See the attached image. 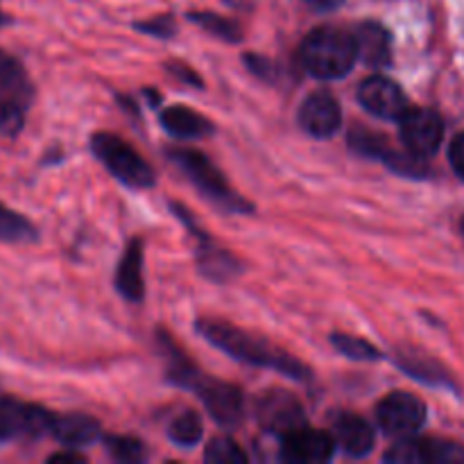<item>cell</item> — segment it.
<instances>
[{"mask_svg": "<svg viewBox=\"0 0 464 464\" xmlns=\"http://www.w3.org/2000/svg\"><path fill=\"white\" fill-rule=\"evenodd\" d=\"M335 453V440L329 433L311 429H299L285 435L281 458L293 464H322L329 462Z\"/></svg>", "mask_w": 464, "mask_h": 464, "instance_id": "obj_14", "label": "cell"}, {"mask_svg": "<svg viewBox=\"0 0 464 464\" xmlns=\"http://www.w3.org/2000/svg\"><path fill=\"white\" fill-rule=\"evenodd\" d=\"M198 331L207 343H211L213 347L225 352L234 361L245 362V365L276 370L295 381H306L311 376V370L295 356H290L288 352L272 344L270 340H263L258 335L238 329V326L218 320H204L198 324Z\"/></svg>", "mask_w": 464, "mask_h": 464, "instance_id": "obj_1", "label": "cell"}, {"mask_svg": "<svg viewBox=\"0 0 464 464\" xmlns=\"http://www.w3.org/2000/svg\"><path fill=\"white\" fill-rule=\"evenodd\" d=\"M204 460L211 464H243L247 462V453H245L234 440L218 438L207 447Z\"/></svg>", "mask_w": 464, "mask_h": 464, "instance_id": "obj_25", "label": "cell"}, {"mask_svg": "<svg viewBox=\"0 0 464 464\" xmlns=\"http://www.w3.org/2000/svg\"><path fill=\"white\" fill-rule=\"evenodd\" d=\"M168 157L188 177L190 184L198 186V190L208 202H213L227 213H252V204L231 188L225 175L202 152H195V150H168Z\"/></svg>", "mask_w": 464, "mask_h": 464, "instance_id": "obj_4", "label": "cell"}, {"mask_svg": "<svg viewBox=\"0 0 464 464\" xmlns=\"http://www.w3.org/2000/svg\"><path fill=\"white\" fill-rule=\"evenodd\" d=\"M107 449L116 460L121 462H140L145 460V447L139 440L122 438V435H113L107 438Z\"/></svg>", "mask_w": 464, "mask_h": 464, "instance_id": "obj_27", "label": "cell"}, {"mask_svg": "<svg viewBox=\"0 0 464 464\" xmlns=\"http://www.w3.org/2000/svg\"><path fill=\"white\" fill-rule=\"evenodd\" d=\"M63 447L80 449L100 438V424L86 415H54L53 433Z\"/></svg>", "mask_w": 464, "mask_h": 464, "instance_id": "obj_19", "label": "cell"}, {"mask_svg": "<svg viewBox=\"0 0 464 464\" xmlns=\"http://www.w3.org/2000/svg\"><path fill=\"white\" fill-rule=\"evenodd\" d=\"M91 150H93L95 159L121 184L130 186V188H150L157 181L152 166L127 140L118 139L116 134H95L91 140Z\"/></svg>", "mask_w": 464, "mask_h": 464, "instance_id": "obj_6", "label": "cell"}, {"mask_svg": "<svg viewBox=\"0 0 464 464\" xmlns=\"http://www.w3.org/2000/svg\"><path fill=\"white\" fill-rule=\"evenodd\" d=\"M34 100V86L25 66L0 48V136L14 139L25 125Z\"/></svg>", "mask_w": 464, "mask_h": 464, "instance_id": "obj_5", "label": "cell"}, {"mask_svg": "<svg viewBox=\"0 0 464 464\" xmlns=\"http://www.w3.org/2000/svg\"><path fill=\"white\" fill-rule=\"evenodd\" d=\"M170 361H172V381L181 388H188L202 399L208 415L220 426H238L245 417V399L236 385L225 383V381L207 379L199 374L179 352L170 344Z\"/></svg>", "mask_w": 464, "mask_h": 464, "instance_id": "obj_2", "label": "cell"}, {"mask_svg": "<svg viewBox=\"0 0 464 464\" xmlns=\"http://www.w3.org/2000/svg\"><path fill=\"white\" fill-rule=\"evenodd\" d=\"M299 125L315 139H331L343 125V109L329 91H315L299 107Z\"/></svg>", "mask_w": 464, "mask_h": 464, "instance_id": "obj_13", "label": "cell"}, {"mask_svg": "<svg viewBox=\"0 0 464 464\" xmlns=\"http://www.w3.org/2000/svg\"><path fill=\"white\" fill-rule=\"evenodd\" d=\"M306 3L311 5V7L322 9V12H326V9H335V7H340V5H343L344 0H306Z\"/></svg>", "mask_w": 464, "mask_h": 464, "instance_id": "obj_32", "label": "cell"}, {"mask_svg": "<svg viewBox=\"0 0 464 464\" xmlns=\"http://www.w3.org/2000/svg\"><path fill=\"white\" fill-rule=\"evenodd\" d=\"M299 59L306 72L317 80H340L356 63V41L353 34L338 27H317L302 41Z\"/></svg>", "mask_w": 464, "mask_h": 464, "instance_id": "obj_3", "label": "cell"}, {"mask_svg": "<svg viewBox=\"0 0 464 464\" xmlns=\"http://www.w3.org/2000/svg\"><path fill=\"white\" fill-rule=\"evenodd\" d=\"M32 240H36L34 225L0 202V243H32Z\"/></svg>", "mask_w": 464, "mask_h": 464, "instance_id": "obj_21", "label": "cell"}, {"mask_svg": "<svg viewBox=\"0 0 464 464\" xmlns=\"http://www.w3.org/2000/svg\"><path fill=\"white\" fill-rule=\"evenodd\" d=\"M190 21L199 23L204 30L213 32V34L220 36V39H225V41H238L240 39L238 25H236L234 21H229V18H222V16H216V14L207 12V14H190Z\"/></svg>", "mask_w": 464, "mask_h": 464, "instance_id": "obj_26", "label": "cell"}, {"mask_svg": "<svg viewBox=\"0 0 464 464\" xmlns=\"http://www.w3.org/2000/svg\"><path fill=\"white\" fill-rule=\"evenodd\" d=\"M161 125L168 134L181 140L204 139V136L213 134V130H216L207 116H202V113L193 111V109L188 107L166 109V111L161 113Z\"/></svg>", "mask_w": 464, "mask_h": 464, "instance_id": "obj_18", "label": "cell"}, {"mask_svg": "<svg viewBox=\"0 0 464 464\" xmlns=\"http://www.w3.org/2000/svg\"><path fill=\"white\" fill-rule=\"evenodd\" d=\"M356 53L361 62L372 68H385L392 62V36L381 23L367 21L356 27Z\"/></svg>", "mask_w": 464, "mask_h": 464, "instance_id": "obj_15", "label": "cell"}, {"mask_svg": "<svg viewBox=\"0 0 464 464\" xmlns=\"http://www.w3.org/2000/svg\"><path fill=\"white\" fill-rule=\"evenodd\" d=\"M256 420L267 433L285 438L306 426V412L297 397L284 390H270L258 397Z\"/></svg>", "mask_w": 464, "mask_h": 464, "instance_id": "obj_10", "label": "cell"}, {"mask_svg": "<svg viewBox=\"0 0 464 464\" xmlns=\"http://www.w3.org/2000/svg\"><path fill=\"white\" fill-rule=\"evenodd\" d=\"M399 134L411 154L420 159L433 157L444 140V121L433 109L417 107L401 113L399 118Z\"/></svg>", "mask_w": 464, "mask_h": 464, "instance_id": "obj_8", "label": "cell"}, {"mask_svg": "<svg viewBox=\"0 0 464 464\" xmlns=\"http://www.w3.org/2000/svg\"><path fill=\"white\" fill-rule=\"evenodd\" d=\"M399 367H401V370H406L411 376H415V379L424 381V383H429V385H449V379L438 370V367H433L430 362L420 361V358H412V356L401 358V361H399Z\"/></svg>", "mask_w": 464, "mask_h": 464, "instance_id": "obj_28", "label": "cell"}, {"mask_svg": "<svg viewBox=\"0 0 464 464\" xmlns=\"http://www.w3.org/2000/svg\"><path fill=\"white\" fill-rule=\"evenodd\" d=\"M335 447L352 458H365L376 442L374 429L358 415H340L334 424Z\"/></svg>", "mask_w": 464, "mask_h": 464, "instance_id": "obj_16", "label": "cell"}, {"mask_svg": "<svg viewBox=\"0 0 464 464\" xmlns=\"http://www.w3.org/2000/svg\"><path fill=\"white\" fill-rule=\"evenodd\" d=\"M54 415L36 403L0 397V444L36 440L53 433Z\"/></svg>", "mask_w": 464, "mask_h": 464, "instance_id": "obj_7", "label": "cell"}, {"mask_svg": "<svg viewBox=\"0 0 464 464\" xmlns=\"http://www.w3.org/2000/svg\"><path fill=\"white\" fill-rule=\"evenodd\" d=\"M358 100L365 111L383 121H399L408 109V98L401 86L383 75L367 77L358 89Z\"/></svg>", "mask_w": 464, "mask_h": 464, "instance_id": "obj_12", "label": "cell"}, {"mask_svg": "<svg viewBox=\"0 0 464 464\" xmlns=\"http://www.w3.org/2000/svg\"><path fill=\"white\" fill-rule=\"evenodd\" d=\"M5 25H9V16L3 12V9H0V27H5Z\"/></svg>", "mask_w": 464, "mask_h": 464, "instance_id": "obj_33", "label": "cell"}, {"mask_svg": "<svg viewBox=\"0 0 464 464\" xmlns=\"http://www.w3.org/2000/svg\"><path fill=\"white\" fill-rule=\"evenodd\" d=\"M385 462L394 464H451L464 462V449L447 440L401 438L385 453Z\"/></svg>", "mask_w": 464, "mask_h": 464, "instance_id": "obj_11", "label": "cell"}, {"mask_svg": "<svg viewBox=\"0 0 464 464\" xmlns=\"http://www.w3.org/2000/svg\"><path fill=\"white\" fill-rule=\"evenodd\" d=\"M349 145H352L353 152H358L361 157H370V159H383V154L388 152V140L385 136L374 134V131L365 130V127H358L349 134Z\"/></svg>", "mask_w": 464, "mask_h": 464, "instance_id": "obj_23", "label": "cell"}, {"mask_svg": "<svg viewBox=\"0 0 464 464\" xmlns=\"http://www.w3.org/2000/svg\"><path fill=\"white\" fill-rule=\"evenodd\" d=\"M193 234L199 236V254H198V261H199V267H202L204 275L208 276V279H216V281H222V279H229V276L236 275V261L231 254L222 252V249H218L216 245H211V240L204 238L199 231L193 229Z\"/></svg>", "mask_w": 464, "mask_h": 464, "instance_id": "obj_20", "label": "cell"}, {"mask_svg": "<svg viewBox=\"0 0 464 464\" xmlns=\"http://www.w3.org/2000/svg\"><path fill=\"white\" fill-rule=\"evenodd\" d=\"M449 161H451L453 172H456L460 179H464V131L458 134L456 139L449 145Z\"/></svg>", "mask_w": 464, "mask_h": 464, "instance_id": "obj_29", "label": "cell"}, {"mask_svg": "<svg viewBox=\"0 0 464 464\" xmlns=\"http://www.w3.org/2000/svg\"><path fill=\"white\" fill-rule=\"evenodd\" d=\"M48 462H66V464H80L84 462V458L77 456V453H71V451H63V453H54V456H50Z\"/></svg>", "mask_w": 464, "mask_h": 464, "instance_id": "obj_31", "label": "cell"}, {"mask_svg": "<svg viewBox=\"0 0 464 464\" xmlns=\"http://www.w3.org/2000/svg\"><path fill=\"white\" fill-rule=\"evenodd\" d=\"M136 27H139L140 32H148V34H157V36H170L172 30H175L170 16L154 18V21H150V23H139Z\"/></svg>", "mask_w": 464, "mask_h": 464, "instance_id": "obj_30", "label": "cell"}, {"mask_svg": "<svg viewBox=\"0 0 464 464\" xmlns=\"http://www.w3.org/2000/svg\"><path fill=\"white\" fill-rule=\"evenodd\" d=\"M460 231H462V236H464V216H462V220H460Z\"/></svg>", "mask_w": 464, "mask_h": 464, "instance_id": "obj_34", "label": "cell"}, {"mask_svg": "<svg viewBox=\"0 0 464 464\" xmlns=\"http://www.w3.org/2000/svg\"><path fill=\"white\" fill-rule=\"evenodd\" d=\"M116 288L130 302H143L145 284H143V243L131 240L118 263Z\"/></svg>", "mask_w": 464, "mask_h": 464, "instance_id": "obj_17", "label": "cell"}, {"mask_svg": "<svg viewBox=\"0 0 464 464\" xmlns=\"http://www.w3.org/2000/svg\"><path fill=\"white\" fill-rule=\"evenodd\" d=\"M168 435H170V440L177 444V447H184V449L195 447L204 435L202 420H199L198 412L193 411L181 412V415L170 424Z\"/></svg>", "mask_w": 464, "mask_h": 464, "instance_id": "obj_22", "label": "cell"}, {"mask_svg": "<svg viewBox=\"0 0 464 464\" xmlns=\"http://www.w3.org/2000/svg\"><path fill=\"white\" fill-rule=\"evenodd\" d=\"M376 421L383 433L411 438L426 424V403L411 392H392L376 406Z\"/></svg>", "mask_w": 464, "mask_h": 464, "instance_id": "obj_9", "label": "cell"}, {"mask_svg": "<svg viewBox=\"0 0 464 464\" xmlns=\"http://www.w3.org/2000/svg\"><path fill=\"white\" fill-rule=\"evenodd\" d=\"M334 347L338 349L343 356L352 358V361H379L381 352L372 343H367L365 338H353V335L344 334H334L331 338Z\"/></svg>", "mask_w": 464, "mask_h": 464, "instance_id": "obj_24", "label": "cell"}]
</instances>
